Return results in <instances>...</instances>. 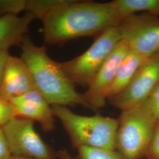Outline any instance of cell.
Returning <instances> with one entry per match:
<instances>
[{
	"label": "cell",
	"instance_id": "1",
	"mask_svg": "<svg viewBox=\"0 0 159 159\" xmlns=\"http://www.w3.org/2000/svg\"><path fill=\"white\" fill-rule=\"evenodd\" d=\"M121 17L112 2L66 0L41 18L44 40L49 45L61 46L84 37L95 39L117 27Z\"/></svg>",
	"mask_w": 159,
	"mask_h": 159
},
{
	"label": "cell",
	"instance_id": "2",
	"mask_svg": "<svg viewBox=\"0 0 159 159\" xmlns=\"http://www.w3.org/2000/svg\"><path fill=\"white\" fill-rule=\"evenodd\" d=\"M21 58L26 63L34 80L36 89L52 106L89 108L83 94L75 89L59 65L47 53L44 46H37L27 35L23 39Z\"/></svg>",
	"mask_w": 159,
	"mask_h": 159
},
{
	"label": "cell",
	"instance_id": "3",
	"mask_svg": "<svg viewBox=\"0 0 159 159\" xmlns=\"http://www.w3.org/2000/svg\"><path fill=\"white\" fill-rule=\"evenodd\" d=\"M52 109L67 133L73 148L116 150L117 119L100 114L82 116L62 106H52Z\"/></svg>",
	"mask_w": 159,
	"mask_h": 159
},
{
	"label": "cell",
	"instance_id": "4",
	"mask_svg": "<svg viewBox=\"0 0 159 159\" xmlns=\"http://www.w3.org/2000/svg\"><path fill=\"white\" fill-rule=\"evenodd\" d=\"M116 151L123 159L146 157L157 123L139 106L121 111Z\"/></svg>",
	"mask_w": 159,
	"mask_h": 159
},
{
	"label": "cell",
	"instance_id": "5",
	"mask_svg": "<svg viewBox=\"0 0 159 159\" xmlns=\"http://www.w3.org/2000/svg\"><path fill=\"white\" fill-rule=\"evenodd\" d=\"M120 41L117 27H112L96 38L84 52L59 65L74 85L87 88Z\"/></svg>",
	"mask_w": 159,
	"mask_h": 159
},
{
	"label": "cell",
	"instance_id": "6",
	"mask_svg": "<svg viewBox=\"0 0 159 159\" xmlns=\"http://www.w3.org/2000/svg\"><path fill=\"white\" fill-rule=\"evenodd\" d=\"M121 40L144 58L159 52V17L146 12L121 17L117 25Z\"/></svg>",
	"mask_w": 159,
	"mask_h": 159
},
{
	"label": "cell",
	"instance_id": "7",
	"mask_svg": "<svg viewBox=\"0 0 159 159\" xmlns=\"http://www.w3.org/2000/svg\"><path fill=\"white\" fill-rule=\"evenodd\" d=\"M12 156L34 159H56L57 153L34 129V121L19 116L2 127Z\"/></svg>",
	"mask_w": 159,
	"mask_h": 159
},
{
	"label": "cell",
	"instance_id": "8",
	"mask_svg": "<svg viewBox=\"0 0 159 159\" xmlns=\"http://www.w3.org/2000/svg\"><path fill=\"white\" fill-rule=\"evenodd\" d=\"M159 84V52L148 58L139 68L130 83L117 96L108 100L121 111L143 102Z\"/></svg>",
	"mask_w": 159,
	"mask_h": 159
},
{
	"label": "cell",
	"instance_id": "9",
	"mask_svg": "<svg viewBox=\"0 0 159 159\" xmlns=\"http://www.w3.org/2000/svg\"><path fill=\"white\" fill-rule=\"evenodd\" d=\"M129 51L126 43L120 41L99 70L83 97L89 108L96 111L106 106L107 94L113 83L120 63Z\"/></svg>",
	"mask_w": 159,
	"mask_h": 159
},
{
	"label": "cell",
	"instance_id": "10",
	"mask_svg": "<svg viewBox=\"0 0 159 159\" xmlns=\"http://www.w3.org/2000/svg\"><path fill=\"white\" fill-rule=\"evenodd\" d=\"M17 116L38 121L43 131L55 130V116L52 106L37 89L11 99Z\"/></svg>",
	"mask_w": 159,
	"mask_h": 159
},
{
	"label": "cell",
	"instance_id": "11",
	"mask_svg": "<svg viewBox=\"0 0 159 159\" xmlns=\"http://www.w3.org/2000/svg\"><path fill=\"white\" fill-rule=\"evenodd\" d=\"M36 89L32 74L21 58L10 56L0 85V98L7 102Z\"/></svg>",
	"mask_w": 159,
	"mask_h": 159
},
{
	"label": "cell",
	"instance_id": "12",
	"mask_svg": "<svg viewBox=\"0 0 159 159\" xmlns=\"http://www.w3.org/2000/svg\"><path fill=\"white\" fill-rule=\"evenodd\" d=\"M34 19L28 12L21 17L12 14L0 16V50L8 51L12 46L20 47Z\"/></svg>",
	"mask_w": 159,
	"mask_h": 159
},
{
	"label": "cell",
	"instance_id": "13",
	"mask_svg": "<svg viewBox=\"0 0 159 159\" xmlns=\"http://www.w3.org/2000/svg\"><path fill=\"white\" fill-rule=\"evenodd\" d=\"M147 58L129 50L117 69L113 83L107 94V101L119 94L125 89L130 83L137 70Z\"/></svg>",
	"mask_w": 159,
	"mask_h": 159
},
{
	"label": "cell",
	"instance_id": "14",
	"mask_svg": "<svg viewBox=\"0 0 159 159\" xmlns=\"http://www.w3.org/2000/svg\"><path fill=\"white\" fill-rule=\"evenodd\" d=\"M111 2L121 18L139 12L159 17V0H114Z\"/></svg>",
	"mask_w": 159,
	"mask_h": 159
},
{
	"label": "cell",
	"instance_id": "15",
	"mask_svg": "<svg viewBox=\"0 0 159 159\" xmlns=\"http://www.w3.org/2000/svg\"><path fill=\"white\" fill-rule=\"evenodd\" d=\"M66 0H27L26 11L31 13L35 18L41 20L51 9L60 6Z\"/></svg>",
	"mask_w": 159,
	"mask_h": 159
},
{
	"label": "cell",
	"instance_id": "16",
	"mask_svg": "<svg viewBox=\"0 0 159 159\" xmlns=\"http://www.w3.org/2000/svg\"><path fill=\"white\" fill-rule=\"evenodd\" d=\"M77 152L78 159H123L116 150L83 147Z\"/></svg>",
	"mask_w": 159,
	"mask_h": 159
},
{
	"label": "cell",
	"instance_id": "17",
	"mask_svg": "<svg viewBox=\"0 0 159 159\" xmlns=\"http://www.w3.org/2000/svg\"><path fill=\"white\" fill-rule=\"evenodd\" d=\"M138 106L154 121L159 122V84Z\"/></svg>",
	"mask_w": 159,
	"mask_h": 159
},
{
	"label": "cell",
	"instance_id": "18",
	"mask_svg": "<svg viewBox=\"0 0 159 159\" xmlns=\"http://www.w3.org/2000/svg\"><path fill=\"white\" fill-rule=\"evenodd\" d=\"M27 0H0V16L6 14L18 16L26 11Z\"/></svg>",
	"mask_w": 159,
	"mask_h": 159
},
{
	"label": "cell",
	"instance_id": "19",
	"mask_svg": "<svg viewBox=\"0 0 159 159\" xmlns=\"http://www.w3.org/2000/svg\"><path fill=\"white\" fill-rule=\"evenodd\" d=\"M17 116L16 111L11 104L0 98V127L4 125L13 118Z\"/></svg>",
	"mask_w": 159,
	"mask_h": 159
},
{
	"label": "cell",
	"instance_id": "20",
	"mask_svg": "<svg viewBox=\"0 0 159 159\" xmlns=\"http://www.w3.org/2000/svg\"><path fill=\"white\" fill-rule=\"evenodd\" d=\"M146 157L148 159H159V122L155 127Z\"/></svg>",
	"mask_w": 159,
	"mask_h": 159
},
{
	"label": "cell",
	"instance_id": "21",
	"mask_svg": "<svg viewBox=\"0 0 159 159\" xmlns=\"http://www.w3.org/2000/svg\"><path fill=\"white\" fill-rule=\"evenodd\" d=\"M11 157L5 134L0 127V159H10Z\"/></svg>",
	"mask_w": 159,
	"mask_h": 159
},
{
	"label": "cell",
	"instance_id": "22",
	"mask_svg": "<svg viewBox=\"0 0 159 159\" xmlns=\"http://www.w3.org/2000/svg\"><path fill=\"white\" fill-rule=\"evenodd\" d=\"M11 56L7 50H0V85L2 81L6 64Z\"/></svg>",
	"mask_w": 159,
	"mask_h": 159
},
{
	"label": "cell",
	"instance_id": "23",
	"mask_svg": "<svg viewBox=\"0 0 159 159\" xmlns=\"http://www.w3.org/2000/svg\"><path fill=\"white\" fill-rule=\"evenodd\" d=\"M57 159H78L77 157L72 156L66 148L60 150L57 153Z\"/></svg>",
	"mask_w": 159,
	"mask_h": 159
},
{
	"label": "cell",
	"instance_id": "24",
	"mask_svg": "<svg viewBox=\"0 0 159 159\" xmlns=\"http://www.w3.org/2000/svg\"><path fill=\"white\" fill-rule=\"evenodd\" d=\"M10 159H30V158H26V157H16V156H12Z\"/></svg>",
	"mask_w": 159,
	"mask_h": 159
}]
</instances>
